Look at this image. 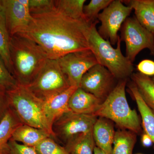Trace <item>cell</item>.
I'll return each instance as SVG.
<instances>
[{"instance_id":"13","label":"cell","mask_w":154,"mask_h":154,"mask_svg":"<svg viewBox=\"0 0 154 154\" xmlns=\"http://www.w3.org/2000/svg\"><path fill=\"white\" fill-rule=\"evenodd\" d=\"M115 133L113 122L98 117L93 130L96 146L106 154H112Z\"/></svg>"},{"instance_id":"36","label":"cell","mask_w":154,"mask_h":154,"mask_svg":"<svg viewBox=\"0 0 154 154\" xmlns=\"http://www.w3.org/2000/svg\"></svg>"},{"instance_id":"35","label":"cell","mask_w":154,"mask_h":154,"mask_svg":"<svg viewBox=\"0 0 154 154\" xmlns=\"http://www.w3.org/2000/svg\"><path fill=\"white\" fill-rule=\"evenodd\" d=\"M151 78L152 79V81H153V82H154V76L152 77V78Z\"/></svg>"},{"instance_id":"4","label":"cell","mask_w":154,"mask_h":154,"mask_svg":"<svg viewBox=\"0 0 154 154\" xmlns=\"http://www.w3.org/2000/svg\"><path fill=\"white\" fill-rule=\"evenodd\" d=\"M9 105L22 124L45 130L54 138L52 127L45 115L44 102L26 86L17 85L7 90Z\"/></svg>"},{"instance_id":"21","label":"cell","mask_w":154,"mask_h":154,"mask_svg":"<svg viewBox=\"0 0 154 154\" xmlns=\"http://www.w3.org/2000/svg\"><path fill=\"white\" fill-rule=\"evenodd\" d=\"M130 77L143 101L154 112V82L152 78L138 72Z\"/></svg>"},{"instance_id":"5","label":"cell","mask_w":154,"mask_h":154,"mask_svg":"<svg viewBox=\"0 0 154 154\" xmlns=\"http://www.w3.org/2000/svg\"><path fill=\"white\" fill-rule=\"evenodd\" d=\"M127 79L119 80L114 90L94 115L107 119L122 129L139 134L142 131L141 123L136 111L131 109L127 100Z\"/></svg>"},{"instance_id":"9","label":"cell","mask_w":154,"mask_h":154,"mask_svg":"<svg viewBox=\"0 0 154 154\" xmlns=\"http://www.w3.org/2000/svg\"><path fill=\"white\" fill-rule=\"evenodd\" d=\"M98 117L69 111L63 114L52 125L54 138L65 144L78 135L93 131Z\"/></svg>"},{"instance_id":"2","label":"cell","mask_w":154,"mask_h":154,"mask_svg":"<svg viewBox=\"0 0 154 154\" xmlns=\"http://www.w3.org/2000/svg\"><path fill=\"white\" fill-rule=\"evenodd\" d=\"M10 53L13 76L25 86L33 82L48 59L35 42L18 35L10 38Z\"/></svg>"},{"instance_id":"15","label":"cell","mask_w":154,"mask_h":154,"mask_svg":"<svg viewBox=\"0 0 154 154\" xmlns=\"http://www.w3.org/2000/svg\"><path fill=\"white\" fill-rule=\"evenodd\" d=\"M77 88L71 86L65 91L44 102L45 115L52 127L54 122L58 118L71 111L69 107V100Z\"/></svg>"},{"instance_id":"26","label":"cell","mask_w":154,"mask_h":154,"mask_svg":"<svg viewBox=\"0 0 154 154\" xmlns=\"http://www.w3.org/2000/svg\"><path fill=\"white\" fill-rule=\"evenodd\" d=\"M37 154H69L63 147L50 137L46 138L34 147Z\"/></svg>"},{"instance_id":"31","label":"cell","mask_w":154,"mask_h":154,"mask_svg":"<svg viewBox=\"0 0 154 154\" xmlns=\"http://www.w3.org/2000/svg\"><path fill=\"white\" fill-rule=\"evenodd\" d=\"M10 107L7 90L0 87V122Z\"/></svg>"},{"instance_id":"6","label":"cell","mask_w":154,"mask_h":154,"mask_svg":"<svg viewBox=\"0 0 154 154\" xmlns=\"http://www.w3.org/2000/svg\"><path fill=\"white\" fill-rule=\"evenodd\" d=\"M26 87L34 96L45 102L71 86L57 60L48 59L33 82Z\"/></svg>"},{"instance_id":"12","label":"cell","mask_w":154,"mask_h":154,"mask_svg":"<svg viewBox=\"0 0 154 154\" xmlns=\"http://www.w3.org/2000/svg\"><path fill=\"white\" fill-rule=\"evenodd\" d=\"M10 37L28 28L33 20L29 0H1Z\"/></svg>"},{"instance_id":"8","label":"cell","mask_w":154,"mask_h":154,"mask_svg":"<svg viewBox=\"0 0 154 154\" xmlns=\"http://www.w3.org/2000/svg\"><path fill=\"white\" fill-rule=\"evenodd\" d=\"M132 10L131 7L124 5L122 1L113 0L98 16V20L101 22L97 30L99 35L111 45L117 44L119 37L118 31Z\"/></svg>"},{"instance_id":"37","label":"cell","mask_w":154,"mask_h":154,"mask_svg":"<svg viewBox=\"0 0 154 154\" xmlns=\"http://www.w3.org/2000/svg\"></svg>"},{"instance_id":"29","label":"cell","mask_w":154,"mask_h":154,"mask_svg":"<svg viewBox=\"0 0 154 154\" xmlns=\"http://www.w3.org/2000/svg\"><path fill=\"white\" fill-rule=\"evenodd\" d=\"M9 144L11 154H37L33 147L22 144L12 140H10Z\"/></svg>"},{"instance_id":"14","label":"cell","mask_w":154,"mask_h":154,"mask_svg":"<svg viewBox=\"0 0 154 154\" xmlns=\"http://www.w3.org/2000/svg\"><path fill=\"white\" fill-rule=\"evenodd\" d=\"M102 103L93 94L78 88L70 98L69 107L73 113L94 115Z\"/></svg>"},{"instance_id":"32","label":"cell","mask_w":154,"mask_h":154,"mask_svg":"<svg viewBox=\"0 0 154 154\" xmlns=\"http://www.w3.org/2000/svg\"><path fill=\"white\" fill-rule=\"evenodd\" d=\"M141 143L143 146L146 147L150 146L153 143L152 141L151 138L145 133L142 135Z\"/></svg>"},{"instance_id":"1","label":"cell","mask_w":154,"mask_h":154,"mask_svg":"<svg viewBox=\"0 0 154 154\" xmlns=\"http://www.w3.org/2000/svg\"><path fill=\"white\" fill-rule=\"evenodd\" d=\"M28 28L17 34L35 42L49 59L57 60L70 53L90 49V24L70 18L55 7L50 11L31 14Z\"/></svg>"},{"instance_id":"18","label":"cell","mask_w":154,"mask_h":154,"mask_svg":"<svg viewBox=\"0 0 154 154\" xmlns=\"http://www.w3.org/2000/svg\"><path fill=\"white\" fill-rule=\"evenodd\" d=\"M50 137L52 136L45 130L22 124L15 130L11 139L34 147L41 141Z\"/></svg>"},{"instance_id":"11","label":"cell","mask_w":154,"mask_h":154,"mask_svg":"<svg viewBox=\"0 0 154 154\" xmlns=\"http://www.w3.org/2000/svg\"><path fill=\"white\" fill-rule=\"evenodd\" d=\"M117 80L106 67L97 64L83 75L79 88L93 94L102 102L116 86Z\"/></svg>"},{"instance_id":"25","label":"cell","mask_w":154,"mask_h":154,"mask_svg":"<svg viewBox=\"0 0 154 154\" xmlns=\"http://www.w3.org/2000/svg\"><path fill=\"white\" fill-rule=\"evenodd\" d=\"M113 0H91L88 5L84 6V16L86 22L91 25L97 21L99 12L109 6Z\"/></svg>"},{"instance_id":"17","label":"cell","mask_w":154,"mask_h":154,"mask_svg":"<svg viewBox=\"0 0 154 154\" xmlns=\"http://www.w3.org/2000/svg\"><path fill=\"white\" fill-rule=\"evenodd\" d=\"M22 124L11 107L0 122V154H11L9 146L13 133Z\"/></svg>"},{"instance_id":"3","label":"cell","mask_w":154,"mask_h":154,"mask_svg":"<svg viewBox=\"0 0 154 154\" xmlns=\"http://www.w3.org/2000/svg\"><path fill=\"white\" fill-rule=\"evenodd\" d=\"M99 21L91 24L88 37L90 50L99 64L108 70L117 80L128 79L133 73L132 63L122 54L120 36L117 47L114 48L108 40L99 35L96 25Z\"/></svg>"},{"instance_id":"19","label":"cell","mask_w":154,"mask_h":154,"mask_svg":"<svg viewBox=\"0 0 154 154\" xmlns=\"http://www.w3.org/2000/svg\"><path fill=\"white\" fill-rule=\"evenodd\" d=\"M128 88L137 105L145 133L151 138L154 144V112L146 104L133 83Z\"/></svg>"},{"instance_id":"30","label":"cell","mask_w":154,"mask_h":154,"mask_svg":"<svg viewBox=\"0 0 154 154\" xmlns=\"http://www.w3.org/2000/svg\"><path fill=\"white\" fill-rule=\"evenodd\" d=\"M138 72L147 76H154V61L149 59L141 61L137 66Z\"/></svg>"},{"instance_id":"23","label":"cell","mask_w":154,"mask_h":154,"mask_svg":"<svg viewBox=\"0 0 154 154\" xmlns=\"http://www.w3.org/2000/svg\"><path fill=\"white\" fill-rule=\"evenodd\" d=\"M10 38L6 25L4 9L0 0V57L6 67L13 75L10 53Z\"/></svg>"},{"instance_id":"33","label":"cell","mask_w":154,"mask_h":154,"mask_svg":"<svg viewBox=\"0 0 154 154\" xmlns=\"http://www.w3.org/2000/svg\"><path fill=\"white\" fill-rule=\"evenodd\" d=\"M94 154H106L104 152L102 151V150L100 149L99 148L95 146L94 148Z\"/></svg>"},{"instance_id":"28","label":"cell","mask_w":154,"mask_h":154,"mask_svg":"<svg viewBox=\"0 0 154 154\" xmlns=\"http://www.w3.org/2000/svg\"><path fill=\"white\" fill-rule=\"evenodd\" d=\"M54 7V0H29V8L31 14L46 12Z\"/></svg>"},{"instance_id":"16","label":"cell","mask_w":154,"mask_h":154,"mask_svg":"<svg viewBox=\"0 0 154 154\" xmlns=\"http://www.w3.org/2000/svg\"><path fill=\"white\" fill-rule=\"evenodd\" d=\"M134 10L138 22L143 28L154 35V0L122 1Z\"/></svg>"},{"instance_id":"34","label":"cell","mask_w":154,"mask_h":154,"mask_svg":"<svg viewBox=\"0 0 154 154\" xmlns=\"http://www.w3.org/2000/svg\"><path fill=\"white\" fill-rule=\"evenodd\" d=\"M151 53L152 55L154 56V40H153V47L152 48V50L151 51Z\"/></svg>"},{"instance_id":"22","label":"cell","mask_w":154,"mask_h":154,"mask_svg":"<svg viewBox=\"0 0 154 154\" xmlns=\"http://www.w3.org/2000/svg\"><path fill=\"white\" fill-rule=\"evenodd\" d=\"M137 135L130 131L122 128L116 131L112 154H132Z\"/></svg>"},{"instance_id":"24","label":"cell","mask_w":154,"mask_h":154,"mask_svg":"<svg viewBox=\"0 0 154 154\" xmlns=\"http://www.w3.org/2000/svg\"><path fill=\"white\" fill-rule=\"evenodd\" d=\"M86 2L85 0H54V4L59 11L67 17L87 22L83 11Z\"/></svg>"},{"instance_id":"27","label":"cell","mask_w":154,"mask_h":154,"mask_svg":"<svg viewBox=\"0 0 154 154\" xmlns=\"http://www.w3.org/2000/svg\"><path fill=\"white\" fill-rule=\"evenodd\" d=\"M17 85V80L6 67L0 57V87H4L8 90L16 87Z\"/></svg>"},{"instance_id":"20","label":"cell","mask_w":154,"mask_h":154,"mask_svg":"<svg viewBox=\"0 0 154 154\" xmlns=\"http://www.w3.org/2000/svg\"><path fill=\"white\" fill-rule=\"evenodd\" d=\"M65 145L69 154H94L96 144L93 131L78 135Z\"/></svg>"},{"instance_id":"7","label":"cell","mask_w":154,"mask_h":154,"mask_svg":"<svg viewBox=\"0 0 154 154\" xmlns=\"http://www.w3.org/2000/svg\"><path fill=\"white\" fill-rule=\"evenodd\" d=\"M120 31V40L126 45V57L132 63L143 50L148 48L151 51L154 34L143 28L135 17H128L122 24Z\"/></svg>"},{"instance_id":"10","label":"cell","mask_w":154,"mask_h":154,"mask_svg":"<svg viewBox=\"0 0 154 154\" xmlns=\"http://www.w3.org/2000/svg\"><path fill=\"white\" fill-rule=\"evenodd\" d=\"M70 85L79 88L82 78L92 67L98 63L90 49L72 52L57 60Z\"/></svg>"}]
</instances>
